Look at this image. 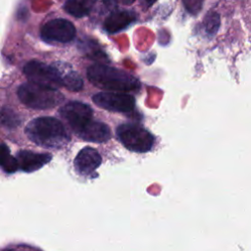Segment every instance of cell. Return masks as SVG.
Masks as SVG:
<instances>
[{
    "mask_svg": "<svg viewBox=\"0 0 251 251\" xmlns=\"http://www.w3.org/2000/svg\"><path fill=\"white\" fill-rule=\"evenodd\" d=\"M87 77L95 86L110 92L126 93L140 88L138 79L130 74L103 64L90 66L87 69Z\"/></svg>",
    "mask_w": 251,
    "mask_h": 251,
    "instance_id": "cell-1",
    "label": "cell"
},
{
    "mask_svg": "<svg viewBox=\"0 0 251 251\" xmlns=\"http://www.w3.org/2000/svg\"><path fill=\"white\" fill-rule=\"evenodd\" d=\"M25 134L35 144L46 148H61L70 141V135L63 124L52 117H41L30 121Z\"/></svg>",
    "mask_w": 251,
    "mask_h": 251,
    "instance_id": "cell-2",
    "label": "cell"
},
{
    "mask_svg": "<svg viewBox=\"0 0 251 251\" xmlns=\"http://www.w3.org/2000/svg\"><path fill=\"white\" fill-rule=\"evenodd\" d=\"M18 97L25 106L40 110L51 109L64 100V95L58 89L29 81L19 86Z\"/></svg>",
    "mask_w": 251,
    "mask_h": 251,
    "instance_id": "cell-3",
    "label": "cell"
},
{
    "mask_svg": "<svg viewBox=\"0 0 251 251\" xmlns=\"http://www.w3.org/2000/svg\"><path fill=\"white\" fill-rule=\"evenodd\" d=\"M117 136L123 145L132 152L145 153L150 151L154 145V136L144 127L133 124L119 126Z\"/></svg>",
    "mask_w": 251,
    "mask_h": 251,
    "instance_id": "cell-4",
    "label": "cell"
},
{
    "mask_svg": "<svg viewBox=\"0 0 251 251\" xmlns=\"http://www.w3.org/2000/svg\"><path fill=\"white\" fill-rule=\"evenodd\" d=\"M24 74L29 82L56 89L62 86L59 75L52 65L33 60L24 67Z\"/></svg>",
    "mask_w": 251,
    "mask_h": 251,
    "instance_id": "cell-5",
    "label": "cell"
},
{
    "mask_svg": "<svg viewBox=\"0 0 251 251\" xmlns=\"http://www.w3.org/2000/svg\"><path fill=\"white\" fill-rule=\"evenodd\" d=\"M75 27L68 20L54 19L47 22L40 30V36L47 42L67 43L75 36Z\"/></svg>",
    "mask_w": 251,
    "mask_h": 251,
    "instance_id": "cell-6",
    "label": "cell"
},
{
    "mask_svg": "<svg viewBox=\"0 0 251 251\" xmlns=\"http://www.w3.org/2000/svg\"><path fill=\"white\" fill-rule=\"evenodd\" d=\"M93 102L108 111L127 113L135 106L133 96L120 92H99L92 97Z\"/></svg>",
    "mask_w": 251,
    "mask_h": 251,
    "instance_id": "cell-7",
    "label": "cell"
},
{
    "mask_svg": "<svg viewBox=\"0 0 251 251\" xmlns=\"http://www.w3.org/2000/svg\"><path fill=\"white\" fill-rule=\"evenodd\" d=\"M59 113L75 133L92 120V109L81 102H69L59 110Z\"/></svg>",
    "mask_w": 251,
    "mask_h": 251,
    "instance_id": "cell-8",
    "label": "cell"
},
{
    "mask_svg": "<svg viewBox=\"0 0 251 251\" xmlns=\"http://www.w3.org/2000/svg\"><path fill=\"white\" fill-rule=\"evenodd\" d=\"M102 162L99 152L92 147H84L75 158L74 165L76 172L83 176H89L95 172Z\"/></svg>",
    "mask_w": 251,
    "mask_h": 251,
    "instance_id": "cell-9",
    "label": "cell"
},
{
    "mask_svg": "<svg viewBox=\"0 0 251 251\" xmlns=\"http://www.w3.org/2000/svg\"><path fill=\"white\" fill-rule=\"evenodd\" d=\"M56 70L62 86L71 91H79L83 86L80 75L66 62H54L51 64Z\"/></svg>",
    "mask_w": 251,
    "mask_h": 251,
    "instance_id": "cell-10",
    "label": "cell"
},
{
    "mask_svg": "<svg viewBox=\"0 0 251 251\" xmlns=\"http://www.w3.org/2000/svg\"><path fill=\"white\" fill-rule=\"evenodd\" d=\"M75 134L85 141L96 143L106 142L111 137V131L109 126L104 123L93 120L87 123Z\"/></svg>",
    "mask_w": 251,
    "mask_h": 251,
    "instance_id": "cell-11",
    "label": "cell"
},
{
    "mask_svg": "<svg viewBox=\"0 0 251 251\" xmlns=\"http://www.w3.org/2000/svg\"><path fill=\"white\" fill-rule=\"evenodd\" d=\"M135 19H136V15L132 11H127V10L113 11L104 21L103 26L107 32L115 33L126 28L127 25L133 23Z\"/></svg>",
    "mask_w": 251,
    "mask_h": 251,
    "instance_id": "cell-12",
    "label": "cell"
},
{
    "mask_svg": "<svg viewBox=\"0 0 251 251\" xmlns=\"http://www.w3.org/2000/svg\"><path fill=\"white\" fill-rule=\"evenodd\" d=\"M19 168L25 172H33L41 168L51 160V155L46 153H35L31 151H20L17 155Z\"/></svg>",
    "mask_w": 251,
    "mask_h": 251,
    "instance_id": "cell-13",
    "label": "cell"
},
{
    "mask_svg": "<svg viewBox=\"0 0 251 251\" xmlns=\"http://www.w3.org/2000/svg\"><path fill=\"white\" fill-rule=\"evenodd\" d=\"M93 6V0H67L64 9L75 18H82L91 12Z\"/></svg>",
    "mask_w": 251,
    "mask_h": 251,
    "instance_id": "cell-14",
    "label": "cell"
},
{
    "mask_svg": "<svg viewBox=\"0 0 251 251\" xmlns=\"http://www.w3.org/2000/svg\"><path fill=\"white\" fill-rule=\"evenodd\" d=\"M0 167L6 173H14L18 170V162L10 153L9 148L5 144L0 145Z\"/></svg>",
    "mask_w": 251,
    "mask_h": 251,
    "instance_id": "cell-15",
    "label": "cell"
},
{
    "mask_svg": "<svg viewBox=\"0 0 251 251\" xmlns=\"http://www.w3.org/2000/svg\"><path fill=\"white\" fill-rule=\"evenodd\" d=\"M221 24L220 15L217 12L208 13L203 21V28L208 35H214L217 33Z\"/></svg>",
    "mask_w": 251,
    "mask_h": 251,
    "instance_id": "cell-16",
    "label": "cell"
},
{
    "mask_svg": "<svg viewBox=\"0 0 251 251\" xmlns=\"http://www.w3.org/2000/svg\"><path fill=\"white\" fill-rule=\"evenodd\" d=\"M0 123L6 127H16L20 125L21 120L17 113L11 109H3L0 112Z\"/></svg>",
    "mask_w": 251,
    "mask_h": 251,
    "instance_id": "cell-17",
    "label": "cell"
},
{
    "mask_svg": "<svg viewBox=\"0 0 251 251\" xmlns=\"http://www.w3.org/2000/svg\"><path fill=\"white\" fill-rule=\"evenodd\" d=\"M183 5L187 11L196 14L202 7V0H183Z\"/></svg>",
    "mask_w": 251,
    "mask_h": 251,
    "instance_id": "cell-18",
    "label": "cell"
},
{
    "mask_svg": "<svg viewBox=\"0 0 251 251\" xmlns=\"http://www.w3.org/2000/svg\"><path fill=\"white\" fill-rule=\"evenodd\" d=\"M157 0H141L140 4L142 6L143 9H148L149 7H151Z\"/></svg>",
    "mask_w": 251,
    "mask_h": 251,
    "instance_id": "cell-19",
    "label": "cell"
},
{
    "mask_svg": "<svg viewBox=\"0 0 251 251\" xmlns=\"http://www.w3.org/2000/svg\"><path fill=\"white\" fill-rule=\"evenodd\" d=\"M124 5H131L135 0H120Z\"/></svg>",
    "mask_w": 251,
    "mask_h": 251,
    "instance_id": "cell-20",
    "label": "cell"
}]
</instances>
